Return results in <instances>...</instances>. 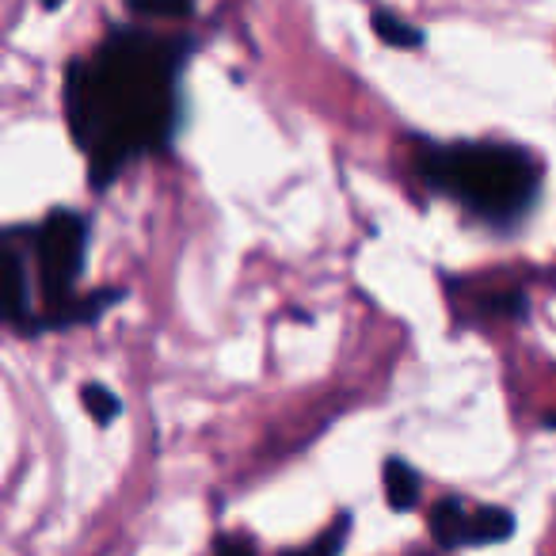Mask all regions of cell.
Masks as SVG:
<instances>
[{
  "label": "cell",
  "mask_w": 556,
  "mask_h": 556,
  "mask_svg": "<svg viewBox=\"0 0 556 556\" xmlns=\"http://www.w3.org/2000/svg\"><path fill=\"white\" fill-rule=\"evenodd\" d=\"M370 27L386 47H396V50H419L424 47V31L412 27L408 20L393 16V12H374L370 16Z\"/></svg>",
  "instance_id": "52a82bcc"
},
{
  "label": "cell",
  "mask_w": 556,
  "mask_h": 556,
  "mask_svg": "<svg viewBox=\"0 0 556 556\" xmlns=\"http://www.w3.org/2000/svg\"><path fill=\"white\" fill-rule=\"evenodd\" d=\"M348 533H351V515H340L313 545L294 548V553H287V556H340L343 545H348Z\"/></svg>",
  "instance_id": "9c48e42d"
},
{
  "label": "cell",
  "mask_w": 556,
  "mask_h": 556,
  "mask_svg": "<svg viewBox=\"0 0 556 556\" xmlns=\"http://www.w3.org/2000/svg\"><path fill=\"white\" fill-rule=\"evenodd\" d=\"M58 4H65V0H42V9H58Z\"/></svg>",
  "instance_id": "7c38bea8"
},
{
  "label": "cell",
  "mask_w": 556,
  "mask_h": 556,
  "mask_svg": "<svg viewBox=\"0 0 556 556\" xmlns=\"http://www.w3.org/2000/svg\"><path fill=\"white\" fill-rule=\"evenodd\" d=\"M27 248L31 232L27 229H4L0 232V320L16 328H31V278H27Z\"/></svg>",
  "instance_id": "5b68a950"
},
{
  "label": "cell",
  "mask_w": 556,
  "mask_h": 556,
  "mask_svg": "<svg viewBox=\"0 0 556 556\" xmlns=\"http://www.w3.org/2000/svg\"><path fill=\"white\" fill-rule=\"evenodd\" d=\"M431 533L442 548L500 545L515 533V515L507 507H472L462 495H446L431 507Z\"/></svg>",
  "instance_id": "277c9868"
},
{
  "label": "cell",
  "mask_w": 556,
  "mask_h": 556,
  "mask_svg": "<svg viewBox=\"0 0 556 556\" xmlns=\"http://www.w3.org/2000/svg\"><path fill=\"white\" fill-rule=\"evenodd\" d=\"M381 480H386V503L393 510H412L419 503V472L408 462L389 457Z\"/></svg>",
  "instance_id": "8992f818"
},
{
  "label": "cell",
  "mask_w": 556,
  "mask_h": 556,
  "mask_svg": "<svg viewBox=\"0 0 556 556\" xmlns=\"http://www.w3.org/2000/svg\"><path fill=\"white\" fill-rule=\"evenodd\" d=\"M126 4L149 20H184L194 9V0H126Z\"/></svg>",
  "instance_id": "30bf717a"
},
{
  "label": "cell",
  "mask_w": 556,
  "mask_h": 556,
  "mask_svg": "<svg viewBox=\"0 0 556 556\" xmlns=\"http://www.w3.org/2000/svg\"><path fill=\"white\" fill-rule=\"evenodd\" d=\"M545 424H548V427H553V431H556V412H553V416L545 419Z\"/></svg>",
  "instance_id": "4fadbf2b"
},
{
  "label": "cell",
  "mask_w": 556,
  "mask_h": 556,
  "mask_svg": "<svg viewBox=\"0 0 556 556\" xmlns=\"http://www.w3.org/2000/svg\"><path fill=\"white\" fill-rule=\"evenodd\" d=\"M214 556H255V545L248 538H222Z\"/></svg>",
  "instance_id": "8fae6325"
},
{
  "label": "cell",
  "mask_w": 556,
  "mask_h": 556,
  "mask_svg": "<svg viewBox=\"0 0 556 556\" xmlns=\"http://www.w3.org/2000/svg\"><path fill=\"white\" fill-rule=\"evenodd\" d=\"M80 401H85L88 416H92L100 427H108L111 419H118V416H123V401H118V396L111 393L108 386H100V381H92V386H85V389H80Z\"/></svg>",
  "instance_id": "ba28073f"
},
{
  "label": "cell",
  "mask_w": 556,
  "mask_h": 556,
  "mask_svg": "<svg viewBox=\"0 0 556 556\" xmlns=\"http://www.w3.org/2000/svg\"><path fill=\"white\" fill-rule=\"evenodd\" d=\"M431 191L454 199L488 225H515L541 194V164L518 146H439L419 156Z\"/></svg>",
  "instance_id": "7a4b0ae2"
},
{
  "label": "cell",
  "mask_w": 556,
  "mask_h": 556,
  "mask_svg": "<svg viewBox=\"0 0 556 556\" xmlns=\"http://www.w3.org/2000/svg\"><path fill=\"white\" fill-rule=\"evenodd\" d=\"M31 252H35V267H39L42 302H47L42 317L62 313L70 302H77V282L88 260V222L77 210H54L31 232Z\"/></svg>",
  "instance_id": "3957f363"
},
{
  "label": "cell",
  "mask_w": 556,
  "mask_h": 556,
  "mask_svg": "<svg viewBox=\"0 0 556 556\" xmlns=\"http://www.w3.org/2000/svg\"><path fill=\"white\" fill-rule=\"evenodd\" d=\"M187 50L184 39L115 27L92 58L65 70V118L100 191L130 161L161 153L176 138Z\"/></svg>",
  "instance_id": "6da1fadb"
}]
</instances>
